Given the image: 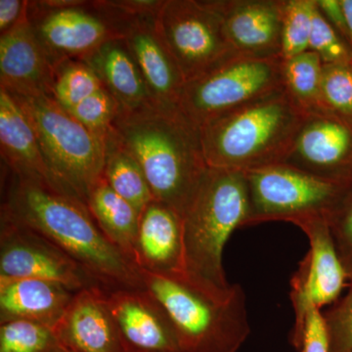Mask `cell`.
Returning a JSON list of instances; mask_svg holds the SVG:
<instances>
[{
  "instance_id": "26",
  "label": "cell",
  "mask_w": 352,
  "mask_h": 352,
  "mask_svg": "<svg viewBox=\"0 0 352 352\" xmlns=\"http://www.w3.org/2000/svg\"><path fill=\"white\" fill-rule=\"evenodd\" d=\"M103 87L100 78L87 62L68 60L57 67L52 96L68 111Z\"/></svg>"
},
{
  "instance_id": "24",
  "label": "cell",
  "mask_w": 352,
  "mask_h": 352,
  "mask_svg": "<svg viewBox=\"0 0 352 352\" xmlns=\"http://www.w3.org/2000/svg\"><path fill=\"white\" fill-rule=\"evenodd\" d=\"M104 141V179L116 193L131 203L141 214L155 200L144 171L133 155L116 138L113 127Z\"/></svg>"
},
{
  "instance_id": "39",
  "label": "cell",
  "mask_w": 352,
  "mask_h": 352,
  "mask_svg": "<svg viewBox=\"0 0 352 352\" xmlns=\"http://www.w3.org/2000/svg\"><path fill=\"white\" fill-rule=\"evenodd\" d=\"M58 352H71V351H69L68 349H62L61 351H58Z\"/></svg>"
},
{
  "instance_id": "30",
  "label": "cell",
  "mask_w": 352,
  "mask_h": 352,
  "mask_svg": "<svg viewBox=\"0 0 352 352\" xmlns=\"http://www.w3.org/2000/svg\"><path fill=\"white\" fill-rule=\"evenodd\" d=\"M120 104L105 87L90 95L75 107L67 111L83 126L105 138L112 131L113 122L120 115Z\"/></svg>"
},
{
  "instance_id": "34",
  "label": "cell",
  "mask_w": 352,
  "mask_h": 352,
  "mask_svg": "<svg viewBox=\"0 0 352 352\" xmlns=\"http://www.w3.org/2000/svg\"><path fill=\"white\" fill-rule=\"evenodd\" d=\"M294 347L298 352H330L327 324L321 309H308L300 339Z\"/></svg>"
},
{
  "instance_id": "36",
  "label": "cell",
  "mask_w": 352,
  "mask_h": 352,
  "mask_svg": "<svg viewBox=\"0 0 352 352\" xmlns=\"http://www.w3.org/2000/svg\"><path fill=\"white\" fill-rule=\"evenodd\" d=\"M30 1L0 0V32L10 31L29 16Z\"/></svg>"
},
{
  "instance_id": "38",
  "label": "cell",
  "mask_w": 352,
  "mask_h": 352,
  "mask_svg": "<svg viewBox=\"0 0 352 352\" xmlns=\"http://www.w3.org/2000/svg\"><path fill=\"white\" fill-rule=\"evenodd\" d=\"M344 18H346L349 47L352 50V0H340Z\"/></svg>"
},
{
  "instance_id": "32",
  "label": "cell",
  "mask_w": 352,
  "mask_h": 352,
  "mask_svg": "<svg viewBox=\"0 0 352 352\" xmlns=\"http://www.w3.org/2000/svg\"><path fill=\"white\" fill-rule=\"evenodd\" d=\"M333 244L349 281L352 280V185H349L344 195L327 217Z\"/></svg>"
},
{
  "instance_id": "8",
  "label": "cell",
  "mask_w": 352,
  "mask_h": 352,
  "mask_svg": "<svg viewBox=\"0 0 352 352\" xmlns=\"http://www.w3.org/2000/svg\"><path fill=\"white\" fill-rule=\"evenodd\" d=\"M244 173L250 199L245 226L279 220L296 224L312 217L327 219L349 187L283 163Z\"/></svg>"
},
{
  "instance_id": "3",
  "label": "cell",
  "mask_w": 352,
  "mask_h": 352,
  "mask_svg": "<svg viewBox=\"0 0 352 352\" xmlns=\"http://www.w3.org/2000/svg\"><path fill=\"white\" fill-rule=\"evenodd\" d=\"M249 215L244 171L208 168L182 215L183 274L210 295L228 296L233 284L224 271V248Z\"/></svg>"
},
{
  "instance_id": "10",
  "label": "cell",
  "mask_w": 352,
  "mask_h": 352,
  "mask_svg": "<svg viewBox=\"0 0 352 352\" xmlns=\"http://www.w3.org/2000/svg\"><path fill=\"white\" fill-rule=\"evenodd\" d=\"M29 18L56 68L68 60L87 59L103 44L122 38L119 21L94 1L61 8L30 1Z\"/></svg>"
},
{
  "instance_id": "2",
  "label": "cell",
  "mask_w": 352,
  "mask_h": 352,
  "mask_svg": "<svg viewBox=\"0 0 352 352\" xmlns=\"http://www.w3.org/2000/svg\"><path fill=\"white\" fill-rule=\"evenodd\" d=\"M113 132L144 171L155 200L180 215L207 173L200 129L178 107L120 110Z\"/></svg>"
},
{
  "instance_id": "29",
  "label": "cell",
  "mask_w": 352,
  "mask_h": 352,
  "mask_svg": "<svg viewBox=\"0 0 352 352\" xmlns=\"http://www.w3.org/2000/svg\"><path fill=\"white\" fill-rule=\"evenodd\" d=\"M321 107L352 120V63L323 65Z\"/></svg>"
},
{
  "instance_id": "13",
  "label": "cell",
  "mask_w": 352,
  "mask_h": 352,
  "mask_svg": "<svg viewBox=\"0 0 352 352\" xmlns=\"http://www.w3.org/2000/svg\"><path fill=\"white\" fill-rule=\"evenodd\" d=\"M283 164L351 184L352 120L326 111L307 113Z\"/></svg>"
},
{
  "instance_id": "18",
  "label": "cell",
  "mask_w": 352,
  "mask_h": 352,
  "mask_svg": "<svg viewBox=\"0 0 352 352\" xmlns=\"http://www.w3.org/2000/svg\"><path fill=\"white\" fill-rule=\"evenodd\" d=\"M156 17L127 20L122 38L144 78L153 102L178 107L185 80L157 31Z\"/></svg>"
},
{
  "instance_id": "6",
  "label": "cell",
  "mask_w": 352,
  "mask_h": 352,
  "mask_svg": "<svg viewBox=\"0 0 352 352\" xmlns=\"http://www.w3.org/2000/svg\"><path fill=\"white\" fill-rule=\"evenodd\" d=\"M11 96L27 116L58 182L87 203L90 192L103 178L104 138L83 126L53 96Z\"/></svg>"
},
{
  "instance_id": "5",
  "label": "cell",
  "mask_w": 352,
  "mask_h": 352,
  "mask_svg": "<svg viewBox=\"0 0 352 352\" xmlns=\"http://www.w3.org/2000/svg\"><path fill=\"white\" fill-rule=\"evenodd\" d=\"M140 273L144 289L170 318L179 352H238L249 338L247 296L241 285L233 284L228 296H215L183 273Z\"/></svg>"
},
{
  "instance_id": "22",
  "label": "cell",
  "mask_w": 352,
  "mask_h": 352,
  "mask_svg": "<svg viewBox=\"0 0 352 352\" xmlns=\"http://www.w3.org/2000/svg\"><path fill=\"white\" fill-rule=\"evenodd\" d=\"M83 61L94 69L122 111L131 112L154 103L144 78L122 38L103 44Z\"/></svg>"
},
{
  "instance_id": "20",
  "label": "cell",
  "mask_w": 352,
  "mask_h": 352,
  "mask_svg": "<svg viewBox=\"0 0 352 352\" xmlns=\"http://www.w3.org/2000/svg\"><path fill=\"white\" fill-rule=\"evenodd\" d=\"M182 217L154 200L142 210L135 242V264L161 274L183 273Z\"/></svg>"
},
{
  "instance_id": "37",
  "label": "cell",
  "mask_w": 352,
  "mask_h": 352,
  "mask_svg": "<svg viewBox=\"0 0 352 352\" xmlns=\"http://www.w3.org/2000/svg\"><path fill=\"white\" fill-rule=\"evenodd\" d=\"M316 4L324 17L340 34V38L349 44L346 18L340 0H316Z\"/></svg>"
},
{
  "instance_id": "25",
  "label": "cell",
  "mask_w": 352,
  "mask_h": 352,
  "mask_svg": "<svg viewBox=\"0 0 352 352\" xmlns=\"http://www.w3.org/2000/svg\"><path fill=\"white\" fill-rule=\"evenodd\" d=\"M323 62L308 50L302 54L283 60L284 88L303 112H320L321 82Z\"/></svg>"
},
{
  "instance_id": "27",
  "label": "cell",
  "mask_w": 352,
  "mask_h": 352,
  "mask_svg": "<svg viewBox=\"0 0 352 352\" xmlns=\"http://www.w3.org/2000/svg\"><path fill=\"white\" fill-rule=\"evenodd\" d=\"M316 0H284L281 58L291 59L309 50Z\"/></svg>"
},
{
  "instance_id": "15",
  "label": "cell",
  "mask_w": 352,
  "mask_h": 352,
  "mask_svg": "<svg viewBox=\"0 0 352 352\" xmlns=\"http://www.w3.org/2000/svg\"><path fill=\"white\" fill-rule=\"evenodd\" d=\"M237 54L281 57L284 0H210Z\"/></svg>"
},
{
  "instance_id": "28",
  "label": "cell",
  "mask_w": 352,
  "mask_h": 352,
  "mask_svg": "<svg viewBox=\"0 0 352 352\" xmlns=\"http://www.w3.org/2000/svg\"><path fill=\"white\" fill-rule=\"evenodd\" d=\"M63 349L54 331L36 322L0 323V352H58Z\"/></svg>"
},
{
  "instance_id": "23",
  "label": "cell",
  "mask_w": 352,
  "mask_h": 352,
  "mask_svg": "<svg viewBox=\"0 0 352 352\" xmlns=\"http://www.w3.org/2000/svg\"><path fill=\"white\" fill-rule=\"evenodd\" d=\"M85 205L104 235L135 264L140 212L116 193L104 177L91 190Z\"/></svg>"
},
{
  "instance_id": "35",
  "label": "cell",
  "mask_w": 352,
  "mask_h": 352,
  "mask_svg": "<svg viewBox=\"0 0 352 352\" xmlns=\"http://www.w3.org/2000/svg\"><path fill=\"white\" fill-rule=\"evenodd\" d=\"M94 3L122 21L156 17L164 0H98Z\"/></svg>"
},
{
  "instance_id": "9",
  "label": "cell",
  "mask_w": 352,
  "mask_h": 352,
  "mask_svg": "<svg viewBox=\"0 0 352 352\" xmlns=\"http://www.w3.org/2000/svg\"><path fill=\"white\" fill-rule=\"evenodd\" d=\"M155 25L185 83L237 54L210 0H164Z\"/></svg>"
},
{
  "instance_id": "11",
  "label": "cell",
  "mask_w": 352,
  "mask_h": 352,
  "mask_svg": "<svg viewBox=\"0 0 352 352\" xmlns=\"http://www.w3.org/2000/svg\"><path fill=\"white\" fill-rule=\"evenodd\" d=\"M300 227L307 235L309 249L291 279V298L295 323L291 333V344L296 346L308 309H322L332 305L342 296L349 281L329 228L325 217H312L300 220Z\"/></svg>"
},
{
  "instance_id": "12",
  "label": "cell",
  "mask_w": 352,
  "mask_h": 352,
  "mask_svg": "<svg viewBox=\"0 0 352 352\" xmlns=\"http://www.w3.org/2000/svg\"><path fill=\"white\" fill-rule=\"evenodd\" d=\"M44 280L76 293L95 283L62 250L31 229L1 219L0 279Z\"/></svg>"
},
{
  "instance_id": "14",
  "label": "cell",
  "mask_w": 352,
  "mask_h": 352,
  "mask_svg": "<svg viewBox=\"0 0 352 352\" xmlns=\"http://www.w3.org/2000/svg\"><path fill=\"white\" fill-rule=\"evenodd\" d=\"M105 298L129 352H179L168 314L145 289H105Z\"/></svg>"
},
{
  "instance_id": "16",
  "label": "cell",
  "mask_w": 352,
  "mask_h": 352,
  "mask_svg": "<svg viewBox=\"0 0 352 352\" xmlns=\"http://www.w3.org/2000/svg\"><path fill=\"white\" fill-rule=\"evenodd\" d=\"M56 69L29 16L0 36L1 89L22 96H52Z\"/></svg>"
},
{
  "instance_id": "33",
  "label": "cell",
  "mask_w": 352,
  "mask_h": 352,
  "mask_svg": "<svg viewBox=\"0 0 352 352\" xmlns=\"http://www.w3.org/2000/svg\"><path fill=\"white\" fill-rule=\"evenodd\" d=\"M323 314L327 324L330 352H352V280L346 295L340 296Z\"/></svg>"
},
{
  "instance_id": "40",
  "label": "cell",
  "mask_w": 352,
  "mask_h": 352,
  "mask_svg": "<svg viewBox=\"0 0 352 352\" xmlns=\"http://www.w3.org/2000/svg\"><path fill=\"white\" fill-rule=\"evenodd\" d=\"M349 185H352V180H351V184H349Z\"/></svg>"
},
{
  "instance_id": "1",
  "label": "cell",
  "mask_w": 352,
  "mask_h": 352,
  "mask_svg": "<svg viewBox=\"0 0 352 352\" xmlns=\"http://www.w3.org/2000/svg\"><path fill=\"white\" fill-rule=\"evenodd\" d=\"M1 219L62 250L104 289H144L140 270L108 240L80 199L13 175Z\"/></svg>"
},
{
  "instance_id": "7",
  "label": "cell",
  "mask_w": 352,
  "mask_h": 352,
  "mask_svg": "<svg viewBox=\"0 0 352 352\" xmlns=\"http://www.w3.org/2000/svg\"><path fill=\"white\" fill-rule=\"evenodd\" d=\"M284 89L281 57L236 54L185 83L178 109L197 127Z\"/></svg>"
},
{
  "instance_id": "19",
  "label": "cell",
  "mask_w": 352,
  "mask_h": 352,
  "mask_svg": "<svg viewBox=\"0 0 352 352\" xmlns=\"http://www.w3.org/2000/svg\"><path fill=\"white\" fill-rule=\"evenodd\" d=\"M0 149L2 159L10 168L12 175L72 195L53 175L38 136L24 111L11 94L1 88Z\"/></svg>"
},
{
  "instance_id": "17",
  "label": "cell",
  "mask_w": 352,
  "mask_h": 352,
  "mask_svg": "<svg viewBox=\"0 0 352 352\" xmlns=\"http://www.w3.org/2000/svg\"><path fill=\"white\" fill-rule=\"evenodd\" d=\"M54 333L71 352H129L105 298V289L76 292Z\"/></svg>"
},
{
  "instance_id": "31",
  "label": "cell",
  "mask_w": 352,
  "mask_h": 352,
  "mask_svg": "<svg viewBox=\"0 0 352 352\" xmlns=\"http://www.w3.org/2000/svg\"><path fill=\"white\" fill-rule=\"evenodd\" d=\"M309 50L316 53L323 64L352 63L351 48L324 17L317 4Z\"/></svg>"
},
{
  "instance_id": "4",
  "label": "cell",
  "mask_w": 352,
  "mask_h": 352,
  "mask_svg": "<svg viewBox=\"0 0 352 352\" xmlns=\"http://www.w3.org/2000/svg\"><path fill=\"white\" fill-rule=\"evenodd\" d=\"M307 113L282 89L200 126L208 168L247 171L282 164Z\"/></svg>"
},
{
  "instance_id": "21",
  "label": "cell",
  "mask_w": 352,
  "mask_h": 352,
  "mask_svg": "<svg viewBox=\"0 0 352 352\" xmlns=\"http://www.w3.org/2000/svg\"><path fill=\"white\" fill-rule=\"evenodd\" d=\"M75 294L44 280L0 279V323L32 321L54 330Z\"/></svg>"
}]
</instances>
